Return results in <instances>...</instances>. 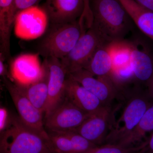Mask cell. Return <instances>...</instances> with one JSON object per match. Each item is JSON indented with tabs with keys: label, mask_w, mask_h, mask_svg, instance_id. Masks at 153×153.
<instances>
[{
	"label": "cell",
	"mask_w": 153,
	"mask_h": 153,
	"mask_svg": "<svg viewBox=\"0 0 153 153\" xmlns=\"http://www.w3.org/2000/svg\"><path fill=\"white\" fill-rule=\"evenodd\" d=\"M147 140L140 144L131 147H124L120 145L105 144L96 146L82 153H137L147 144Z\"/></svg>",
	"instance_id": "44dd1931"
},
{
	"label": "cell",
	"mask_w": 153,
	"mask_h": 153,
	"mask_svg": "<svg viewBox=\"0 0 153 153\" xmlns=\"http://www.w3.org/2000/svg\"><path fill=\"white\" fill-rule=\"evenodd\" d=\"M7 86L21 120L34 130L49 137L44 126V114L29 100L19 85L7 81Z\"/></svg>",
	"instance_id": "9c48e42d"
},
{
	"label": "cell",
	"mask_w": 153,
	"mask_h": 153,
	"mask_svg": "<svg viewBox=\"0 0 153 153\" xmlns=\"http://www.w3.org/2000/svg\"><path fill=\"white\" fill-rule=\"evenodd\" d=\"M153 131V102L143 115L133 131L120 144L124 147L136 146L140 143L148 133Z\"/></svg>",
	"instance_id": "ffe728a7"
},
{
	"label": "cell",
	"mask_w": 153,
	"mask_h": 153,
	"mask_svg": "<svg viewBox=\"0 0 153 153\" xmlns=\"http://www.w3.org/2000/svg\"><path fill=\"white\" fill-rule=\"evenodd\" d=\"M0 153H53L49 137L26 125L12 116L0 132Z\"/></svg>",
	"instance_id": "6da1fadb"
},
{
	"label": "cell",
	"mask_w": 153,
	"mask_h": 153,
	"mask_svg": "<svg viewBox=\"0 0 153 153\" xmlns=\"http://www.w3.org/2000/svg\"><path fill=\"white\" fill-rule=\"evenodd\" d=\"M146 146L145 148L144 153H153V131L149 139L147 140Z\"/></svg>",
	"instance_id": "484cf974"
},
{
	"label": "cell",
	"mask_w": 153,
	"mask_h": 153,
	"mask_svg": "<svg viewBox=\"0 0 153 153\" xmlns=\"http://www.w3.org/2000/svg\"><path fill=\"white\" fill-rule=\"evenodd\" d=\"M67 76L95 96L103 105H111L113 101L119 95L120 89L111 79L106 77L95 78L86 69H80Z\"/></svg>",
	"instance_id": "30bf717a"
},
{
	"label": "cell",
	"mask_w": 153,
	"mask_h": 153,
	"mask_svg": "<svg viewBox=\"0 0 153 153\" xmlns=\"http://www.w3.org/2000/svg\"><path fill=\"white\" fill-rule=\"evenodd\" d=\"M14 0H0V11L10 8Z\"/></svg>",
	"instance_id": "4316f807"
},
{
	"label": "cell",
	"mask_w": 153,
	"mask_h": 153,
	"mask_svg": "<svg viewBox=\"0 0 153 153\" xmlns=\"http://www.w3.org/2000/svg\"><path fill=\"white\" fill-rule=\"evenodd\" d=\"M65 97L88 114L93 113L103 106L95 96L68 76L65 85Z\"/></svg>",
	"instance_id": "9a60e30c"
},
{
	"label": "cell",
	"mask_w": 153,
	"mask_h": 153,
	"mask_svg": "<svg viewBox=\"0 0 153 153\" xmlns=\"http://www.w3.org/2000/svg\"><path fill=\"white\" fill-rule=\"evenodd\" d=\"M44 10L52 25L79 20L84 9L83 0H46Z\"/></svg>",
	"instance_id": "5bb4252c"
},
{
	"label": "cell",
	"mask_w": 153,
	"mask_h": 153,
	"mask_svg": "<svg viewBox=\"0 0 153 153\" xmlns=\"http://www.w3.org/2000/svg\"><path fill=\"white\" fill-rule=\"evenodd\" d=\"M89 115L79 109L65 97L44 117V126L47 131L73 130L78 127Z\"/></svg>",
	"instance_id": "ba28073f"
},
{
	"label": "cell",
	"mask_w": 153,
	"mask_h": 153,
	"mask_svg": "<svg viewBox=\"0 0 153 153\" xmlns=\"http://www.w3.org/2000/svg\"><path fill=\"white\" fill-rule=\"evenodd\" d=\"M1 54H0V76L2 74L4 70V66L2 59Z\"/></svg>",
	"instance_id": "f1b7e54d"
},
{
	"label": "cell",
	"mask_w": 153,
	"mask_h": 153,
	"mask_svg": "<svg viewBox=\"0 0 153 153\" xmlns=\"http://www.w3.org/2000/svg\"><path fill=\"white\" fill-rule=\"evenodd\" d=\"M140 5L153 12V0H134Z\"/></svg>",
	"instance_id": "d4e9b609"
},
{
	"label": "cell",
	"mask_w": 153,
	"mask_h": 153,
	"mask_svg": "<svg viewBox=\"0 0 153 153\" xmlns=\"http://www.w3.org/2000/svg\"><path fill=\"white\" fill-rule=\"evenodd\" d=\"M151 99L147 92L138 90L132 94L126 102L120 117L113 123L104 144L120 145L123 142L136 127L152 103Z\"/></svg>",
	"instance_id": "3957f363"
},
{
	"label": "cell",
	"mask_w": 153,
	"mask_h": 153,
	"mask_svg": "<svg viewBox=\"0 0 153 153\" xmlns=\"http://www.w3.org/2000/svg\"><path fill=\"white\" fill-rule=\"evenodd\" d=\"M83 1L84 9L78 22L83 29L87 30L91 27L93 24V15L91 9V0H83Z\"/></svg>",
	"instance_id": "7402d4cb"
},
{
	"label": "cell",
	"mask_w": 153,
	"mask_h": 153,
	"mask_svg": "<svg viewBox=\"0 0 153 153\" xmlns=\"http://www.w3.org/2000/svg\"><path fill=\"white\" fill-rule=\"evenodd\" d=\"M91 9L92 27L107 42L123 40L131 19L120 0H91Z\"/></svg>",
	"instance_id": "7a4b0ae2"
},
{
	"label": "cell",
	"mask_w": 153,
	"mask_h": 153,
	"mask_svg": "<svg viewBox=\"0 0 153 153\" xmlns=\"http://www.w3.org/2000/svg\"><path fill=\"white\" fill-rule=\"evenodd\" d=\"M7 119V114L6 110L0 108V132L5 128Z\"/></svg>",
	"instance_id": "cb8c5ba5"
},
{
	"label": "cell",
	"mask_w": 153,
	"mask_h": 153,
	"mask_svg": "<svg viewBox=\"0 0 153 153\" xmlns=\"http://www.w3.org/2000/svg\"><path fill=\"white\" fill-rule=\"evenodd\" d=\"M130 18L144 34L153 41V12L134 0H120Z\"/></svg>",
	"instance_id": "ac0fdd59"
},
{
	"label": "cell",
	"mask_w": 153,
	"mask_h": 153,
	"mask_svg": "<svg viewBox=\"0 0 153 153\" xmlns=\"http://www.w3.org/2000/svg\"><path fill=\"white\" fill-rule=\"evenodd\" d=\"M47 132L53 153H82L97 146L71 131Z\"/></svg>",
	"instance_id": "4fadbf2b"
},
{
	"label": "cell",
	"mask_w": 153,
	"mask_h": 153,
	"mask_svg": "<svg viewBox=\"0 0 153 153\" xmlns=\"http://www.w3.org/2000/svg\"><path fill=\"white\" fill-rule=\"evenodd\" d=\"M111 105H103L89 115L77 128L71 131L82 136L96 146L104 144L114 121Z\"/></svg>",
	"instance_id": "52a82bcc"
},
{
	"label": "cell",
	"mask_w": 153,
	"mask_h": 153,
	"mask_svg": "<svg viewBox=\"0 0 153 153\" xmlns=\"http://www.w3.org/2000/svg\"><path fill=\"white\" fill-rule=\"evenodd\" d=\"M109 44H103L97 49L85 69L94 76L109 78L113 81V67Z\"/></svg>",
	"instance_id": "d6986e66"
},
{
	"label": "cell",
	"mask_w": 153,
	"mask_h": 153,
	"mask_svg": "<svg viewBox=\"0 0 153 153\" xmlns=\"http://www.w3.org/2000/svg\"><path fill=\"white\" fill-rule=\"evenodd\" d=\"M148 87L147 93L152 99L153 100V74L146 84Z\"/></svg>",
	"instance_id": "83f0119b"
},
{
	"label": "cell",
	"mask_w": 153,
	"mask_h": 153,
	"mask_svg": "<svg viewBox=\"0 0 153 153\" xmlns=\"http://www.w3.org/2000/svg\"><path fill=\"white\" fill-rule=\"evenodd\" d=\"M39 0H14L11 7V10L16 16L18 13L30 7L36 6Z\"/></svg>",
	"instance_id": "603a6c76"
},
{
	"label": "cell",
	"mask_w": 153,
	"mask_h": 153,
	"mask_svg": "<svg viewBox=\"0 0 153 153\" xmlns=\"http://www.w3.org/2000/svg\"><path fill=\"white\" fill-rule=\"evenodd\" d=\"M85 31L78 20L52 25L40 44V54L46 58L53 57L60 60L70 52Z\"/></svg>",
	"instance_id": "277c9868"
},
{
	"label": "cell",
	"mask_w": 153,
	"mask_h": 153,
	"mask_svg": "<svg viewBox=\"0 0 153 153\" xmlns=\"http://www.w3.org/2000/svg\"><path fill=\"white\" fill-rule=\"evenodd\" d=\"M131 64L134 79L146 84L153 74V58L147 49L131 43Z\"/></svg>",
	"instance_id": "2e32d148"
},
{
	"label": "cell",
	"mask_w": 153,
	"mask_h": 153,
	"mask_svg": "<svg viewBox=\"0 0 153 153\" xmlns=\"http://www.w3.org/2000/svg\"><path fill=\"white\" fill-rule=\"evenodd\" d=\"M49 18L44 8L37 6L18 13L14 23L16 37L22 40H32L41 37L46 32Z\"/></svg>",
	"instance_id": "8992f818"
},
{
	"label": "cell",
	"mask_w": 153,
	"mask_h": 153,
	"mask_svg": "<svg viewBox=\"0 0 153 153\" xmlns=\"http://www.w3.org/2000/svg\"><path fill=\"white\" fill-rule=\"evenodd\" d=\"M45 71L37 54H25L14 59L11 66V73L15 83L22 85H30L39 80Z\"/></svg>",
	"instance_id": "8fae6325"
},
{
	"label": "cell",
	"mask_w": 153,
	"mask_h": 153,
	"mask_svg": "<svg viewBox=\"0 0 153 153\" xmlns=\"http://www.w3.org/2000/svg\"><path fill=\"white\" fill-rule=\"evenodd\" d=\"M44 64V74L38 81L28 85H22L17 84L29 100L44 114L48 100L49 76V68L45 61Z\"/></svg>",
	"instance_id": "e0dca14e"
},
{
	"label": "cell",
	"mask_w": 153,
	"mask_h": 153,
	"mask_svg": "<svg viewBox=\"0 0 153 153\" xmlns=\"http://www.w3.org/2000/svg\"><path fill=\"white\" fill-rule=\"evenodd\" d=\"M107 43H110L95 28L88 29L68 55L60 60L67 75L85 69L97 49Z\"/></svg>",
	"instance_id": "5b68a950"
},
{
	"label": "cell",
	"mask_w": 153,
	"mask_h": 153,
	"mask_svg": "<svg viewBox=\"0 0 153 153\" xmlns=\"http://www.w3.org/2000/svg\"><path fill=\"white\" fill-rule=\"evenodd\" d=\"M146 146H145L143 148V149H142L141 150L139 151V152H137V153H144L145 148V147H146Z\"/></svg>",
	"instance_id": "f546056e"
},
{
	"label": "cell",
	"mask_w": 153,
	"mask_h": 153,
	"mask_svg": "<svg viewBox=\"0 0 153 153\" xmlns=\"http://www.w3.org/2000/svg\"><path fill=\"white\" fill-rule=\"evenodd\" d=\"M49 68L48 97L44 111V117L47 116L58 105L65 97V88L67 74L60 59L46 58Z\"/></svg>",
	"instance_id": "7c38bea8"
}]
</instances>
